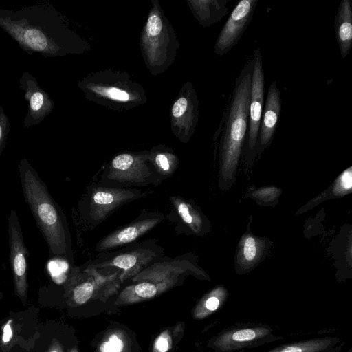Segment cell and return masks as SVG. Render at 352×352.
<instances>
[{
    "mask_svg": "<svg viewBox=\"0 0 352 352\" xmlns=\"http://www.w3.org/2000/svg\"><path fill=\"white\" fill-rule=\"evenodd\" d=\"M281 107L280 91L276 80H274L269 87L263 107L256 144V156L270 146L278 126Z\"/></svg>",
    "mask_w": 352,
    "mask_h": 352,
    "instance_id": "13",
    "label": "cell"
},
{
    "mask_svg": "<svg viewBox=\"0 0 352 352\" xmlns=\"http://www.w3.org/2000/svg\"><path fill=\"white\" fill-rule=\"evenodd\" d=\"M19 87L24 92V99L28 102V112L23 127L29 129L41 123L55 106L50 95L40 86L36 78L29 72H24L19 80Z\"/></svg>",
    "mask_w": 352,
    "mask_h": 352,
    "instance_id": "12",
    "label": "cell"
},
{
    "mask_svg": "<svg viewBox=\"0 0 352 352\" xmlns=\"http://www.w3.org/2000/svg\"><path fill=\"white\" fill-rule=\"evenodd\" d=\"M252 58L246 62L236 79L228 105L219 126V187L228 189L236 179L248 129Z\"/></svg>",
    "mask_w": 352,
    "mask_h": 352,
    "instance_id": "2",
    "label": "cell"
},
{
    "mask_svg": "<svg viewBox=\"0 0 352 352\" xmlns=\"http://www.w3.org/2000/svg\"><path fill=\"white\" fill-rule=\"evenodd\" d=\"M170 339L165 333L160 336L155 342V348L159 352H166L169 349Z\"/></svg>",
    "mask_w": 352,
    "mask_h": 352,
    "instance_id": "29",
    "label": "cell"
},
{
    "mask_svg": "<svg viewBox=\"0 0 352 352\" xmlns=\"http://www.w3.org/2000/svg\"><path fill=\"white\" fill-rule=\"evenodd\" d=\"M131 290L138 296L143 298H149L157 294L156 287L148 283L135 282V284L131 286Z\"/></svg>",
    "mask_w": 352,
    "mask_h": 352,
    "instance_id": "26",
    "label": "cell"
},
{
    "mask_svg": "<svg viewBox=\"0 0 352 352\" xmlns=\"http://www.w3.org/2000/svg\"><path fill=\"white\" fill-rule=\"evenodd\" d=\"M352 189V167L350 166L343 171L331 186L330 192L327 194L322 193L316 199L318 201L324 196L327 197H338L346 195L351 192Z\"/></svg>",
    "mask_w": 352,
    "mask_h": 352,
    "instance_id": "20",
    "label": "cell"
},
{
    "mask_svg": "<svg viewBox=\"0 0 352 352\" xmlns=\"http://www.w3.org/2000/svg\"><path fill=\"white\" fill-rule=\"evenodd\" d=\"M267 245L264 239L245 233L238 245L236 265L243 271L250 270L263 257Z\"/></svg>",
    "mask_w": 352,
    "mask_h": 352,
    "instance_id": "15",
    "label": "cell"
},
{
    "mask_svg": "<svg viewBox=\"0 0 352 352\" xmlns=\"http://www.w3.org/2000/svg\"><path fill=\"white\" fill-rule=\"evenodd\" d=\"M227 297V291L223 286L218 287L212 290L206 296L204 302L206 314L216 311L223 302Z\"/></svg>",
    "mask_w": 352,
    "mask_h": 352,
    "instance_id": "22",
    "label": "cell"
},
{
    "mask_svg": "<svg viewBox=\"0 0 352 352\" xmlns=\"http://www.w3.org/2000/svg\"><path fill=\"white\" fill-rule=\"evenodd\" d=\"M268 327H252L232 329L223 332L215 340L216 347L223 351H230L248 345L267 336Z\"/></svg>",
    "mask_w": 352,
    "mask_h": 352,
    "instance_id": "14",
    "label": "cell"
},
{
    "mask_svg": "<svg viewBox=\"0 0 352 352\" xmlns=\"http://www.w3.org/2000/svg\"><path fill=\"white\" fill-rule=\"evenodd\" d=\"M107 344L111 352H121L124 346L122 341L116 335L111 336Z\"/></svg>",
    "mask_w": 352,
    "mask_h": 352,
    "instance_id": "30",
    "label": "cell"
},
{
    "mask_svg": "<svg viewBox=\"0 0 352 352\" xmlns=\"http://www.w3.org/2000/svg\"><path fill=\"white\" fill-rule=\"evenodd\" d=\"M10 120L0 104V156L6 148L8 135L10 131Z\"/></svg>",
    "mask_w": 352,
    "mask_h": 352,
    "instance_id": "24",
    "label": "cell"
},
{
    "mask_svg": "<svg viewBox=\"0 0 352 352\" xmlns=\"http://www.w3.org/2000/svg\"><path fill=\"white\" fill-rule=\"evenodd\" d=\"M148 160L155 170L166 180L170 178L179 166V159L168 148L154 147L148 152Z\"/></svg>",
    "mask_w": 352,
    "mask_h": 352,
    "instance_id": "18",
    "label": "cell"
},
{
    "mask_svg": "<svg viewBox=\"0 0 352 352\" xmlns=\"http://www.w3.org/2000/svg\"><path fill=\"white\" fill-rule=\"evenodd\" d=\"M22 192L45 240L51 256L74 264L72 242L66 217L46 184L25 158L19 163Z\"/></svg>",
    "mask_w": 352,
    "mask_h": 352,
    "instance_id": "3",
    "label": "cell"
},
{
    "mask_svg": "<svg viewBox=\"0 0 352 352\" xmlns=\"http://www.w3.org/2000/svg\"><path fill=\"white\" fill-rule=\"evenodd\" d=\"M280 193L281 189L274 186H267L251 190L248 196L261 205L269 206L271 204L273 205L275 204V201L278 200Z\"/></svg>",
    "mask_w": 352,
    "mask_h": 352,
    "instance_id": "21",
    "label": "cell"
},
{
    "mask_svg": "<svg viewBox=\"0 0 352 352\" xmlns=\"http://www.w3.org/2000/svg\"><path fill=\"white\" fill-rule=\"evenodd\" d=\"M168 202L165 217L177 235L203 237L209 233L210 222L194 200L172 195Z\"/></svg>",
    "mask_w": 352,
    "mask_h": 352,
    "instance_id": "8",
    "label": "cell"
},
{
    "mask_svg": "<svg viewBox=\"0 0 352 352\" xmlns=\"http://www.w3.org/2000/svg\"><path fill=\"white\" fill-rule=\"evenodd\" d=\"M94 292V285L89 280L77 285L73 290V298L77 304L85 303Z\"/></svg>",
    "mask_w": 352,
    "mask_h": 352,
    "instance_id": "23",
    "label": "cell"
},
{
    "mask_svg": "<svg viewBox=\"0 0 352 352\" xmlns=\"http://www.w3.org/2000/svg\"><path fill=\"white\" fill-rule=\"evenodd\" d=\"M165 256L156 239H147L126 246L98 253L96 258L85 263L81 268L102 270L114 267L120 270L121 276L136 275L150 264Z\"/></svg>",
    "mask_w": 352,
    "mask_h": 352,
    "instance_id": "6",
    "label": "cell"
},
{
    "mask_svg": "<svg viewBox=\"0 0 352 352\" xmlns=\"http://www.w3.org/2000/svg\"><path fill=\"white\" fill-rule=\"evenodd\" d=\"M331 338H314L281 345L268 352H323L333 342Z\"/></svg>",
    "mask_w": 352,
    "mask_h": 352,
    "instance_id": "19",
    "label": "cell"
},
{
    "mask_svg": "<svg viewBox=\"0 0 352 352\" xmlns=\"http://www.w3.org/2000/svg\"><path fill=\"white\" fill-rule=\"evenodd\" d=\"M163 21L162 18L156 13H151L146 25V32L148 37H155L158 36L162 31Z\"/></svg>",
    "mask_w": 352,
    "mask_h": 352,
    "instance_id": "25",
    "label": "cell"
},
{
    "mask_svg": "<svg viewBox=\"0 0 352 352\" xmlns=\"http://www.w3.org/2000/svg\"><path fill=\"white\" fill-rule=\"evenodd\" d=\"M336 40L342 58L350 54L352 47V2L342 0L334 20Z\"/></svg>",
    "mask_w": 352,
    "mask_h": 352,
    "instance_id": "16",
    "label": "cell"
},
{
    "mask_svg": "<svg viewBox=\"0 0 352 352\" xmlns=\"http://www.w3.org/2000/svg\"><path fill=\"white\" fill-rule=\"evenodd\" d=\"M70 352H78L76 349H72Z\"/></svg>",
    "mask_w": 352,
    "mask_h": 352,
    "instance_id": "33",
    "label": "cell"
},
{
    "mask_svg": "<svg viewBox=\"0 0 352 352\" xmlns=\"http://www.w3.org/2000/svg\"><path fill=\"white\" fill-rule=\"evenodd\" d=\"M13 320H8L3 326L0 345L3 351L11 346L13 338Z\"/></svg>",
    "mask_w": 352,
    "mask_h": 352,
    "instance_id": "27",
    "label": "cell"
},
{
    "mask_svg": "<svg viewBox=\"0 0 352 352\" xmlns=\"http://www.w3.org/2000/svg\"><path fill=\"white\" fill-rule=\"evenodd\" d=\"M230 0H206L191 1L192 10L199 23L210 26L221 21L229 12Z\"/></svg>",
    "mask_w": 352,
    "mask_h": 352,
    "instance_id": "17",
    "label": "cell"
},
{
    "mask_svg": "<svg viewBox=\"0 0 352 352\" xmlns=\"http://www.w3.org/2000/svg\"><path fill=\"white\" fill-rule=\"evenodd\" d=\"M100 350L102 352H111V350L107 344V342H104L102 344V345L100 346Z\"/></svg>",
    "mask_w": 352,
    "mask_h": 352,
    "instance_id": "32",
    "label": "cell"
},
{
    "mask_svg": "<svg viewBox=\"0 0 352 352\" xmlns=\"http://www.w3.org/2000/svg\"><path fill=\"white\" fill-rule=\"evenodd\" d=\"M106 94L109 98L118 101L126 102L130 99V96L126 91L116 87L107 90Z\"/></svg>",
    "mask_w": 352,
    "mask_h": 352,
    "instance_id": "28",
    "label": "cell"
},
{
    "mask_svg": "<svg viewBox=\"0 0 352 352\" xmlns=\"http://www.w3.org/2000/svg\"><path fill=\"white\" fill-rule=\"evenodd\" d=\"M165 219L162 212L143 209L133 221L102 237L96 244L94 251L102 253L135 243Z\"/></svg>",
    "mask_w": 352,
    "mask_h": 352,
    "instance_id": "9",
    "label": "cell"
},
{
    "mask_svg": "<svg viewBox=\"0 0 352 352\" xmlns=\"http://www.w3.org/2000/svg\"><path fill=\"white\" fill-rule=\"evenodd\" d=\"M258 0H241L224 23L214 44L217 56L228 53L239 42L250 23Z\"/></svg>",
    "mask_w": 352,
    "mask_h": 352,
    "instance_id": "11",
    "label": "cell"
},
{
    "mask_svg": "<svg viewBox=\"0 0 352 352\" xmlns=\"http://www.w3.org/2000/svg\"><path fill=\"white\" fill-rule=\"evenodd\" d=\"M148 160V151L122 153L103 168L100 184L117 188L160 186L164 181Z\"/></svg>",
    "mask_w": 352,
    "mask_h": 352,
    "instance_id": "5",
    "label": "cell"
},
{
    "mask_svg": "<svg viewBox=\"0 0 352 352\" xmlns=\"http://www.w3.org/2000/svg\"><path fill=\"white\" fill-rule=\"evenodd\" d=\"M47 352H63L62 346L59 342L56 340H53Z\"/></svg>",
    "mask_w": 352,
    "mask_h": 352,
    "instance_id": "31",
    "label": "cell"
},
{
    "mask_svg": "<svg viewBox=\"0 0 352 352\" xmlns=\"http://www.w3.org/2000/svg\"><path fill=\"white\" fill-rule=\"evenodd\" d=\"M8 222L9 257L14 289L16 295L25 304L28 288L27 279L28 251L25 245L21 227L14 210H11Z\"/></svg>",
    "mask_w": 352,
    "mask_h": 352,
    "instance_id": "10",
    "label": "cell"
},
{
    "mask_svg": "<svg viewBox=\"0 0 352 352\" xmlns=\"http://www.w3.org/2000/svg\"><path fill=\"white\" fill-rule=\"evenodd\" d=\"M153 193L151 189L117 188L93 182L79 202L80 222L84 230L91 231L121 207Z\"/></svg>",
    "mask_w": 352,
    "mask_h": 352,
    "instance_id": "4",
    "label": "cell"
},
{
    "mask_svg": "<svg viewBox=\"0 0 352 352\" xmlns=\"http://www.w3.org/2000/svg\"><path fill=\"white\" fill-rule=\"evenodd\" d=\"M251 96L249 107L248 129L243 150L247 166H251L256 157V144L261 121L265 94V78L261 49L257 47L252 56Z\"/></svg>",
    "mask_w": 352,
    "mask_h": 352,
    "instance_id": "7",
    "label": "cell"
},
{
    "mask_svg": "<svg viewBox=\"0 0 352 352\" xmlns=\"http://www.w3.org/2000/svg\"><path fill=\"white\" fill-rule=\"evenodd\" d=\"M0 28L30 55L54 58L76 50V35L52 6L0 8Z\"/></svg>",
    "mask_w": 352,
    "mask_h": 352,
    "instance_id": "1",
    "label": "cell"
}]
</instances>
